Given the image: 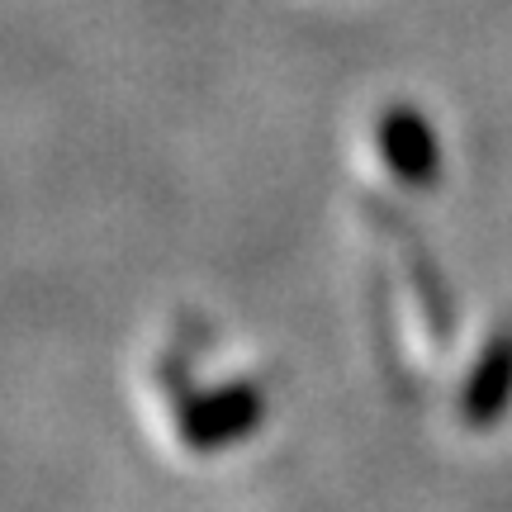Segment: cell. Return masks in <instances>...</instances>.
I'll use <instances>...</instances> for the list:
<instances>
[{
  "label": "cell",
  "mask_w": 512,
  "mask_h": 512,
  "mask_svg": "<svg viewBox=\"0 0 512 512\" xmlns=\"http://www.w3.org/2000/svg\"><path fill=\"white\" fill-rule=\"evenodd\" d=\"M380 143H384V162L399 171L403 181L427 185L437 176V138L432 128L422 124L413 110H394L380 124Z\"/></svg>",
  "instance_id": "6da1fadb"
},
{
  "label": "cell",
  "mask_w": 512,
  "mask_h": 512,
  "mask_svg": "<svg viewBox=\"0 0 512 512\" xmlns=\"http://www.w3.org/2000/svg\"><path fill=\"white\" fill-rule=\"evenodd\" d=\"M252 422H256V394L252 389H228V394H219V399H209V403L195 408L190 432H195V441L214 446V441L242 437Z\"/></svg>",
  "instance_id": "7a4b0ae2"
},
{
  "label": "cell",
  "mask_w": 512,
  "mask_h": 512,
  "mask_svg": "<svg viewBox=\"0 0 512 512\" xmlns=\"http://www.w3.org/2000/svg\"><path fill=\"white\" fill-rule=\"evenodd\" d=\"M508 389H512V337H503V347H494V356L479 366L475 389H470V413H475V422L498 413V403L508 399Z\"/></svg>",
  "instance_id": "3957f363"
}]
</instances>
